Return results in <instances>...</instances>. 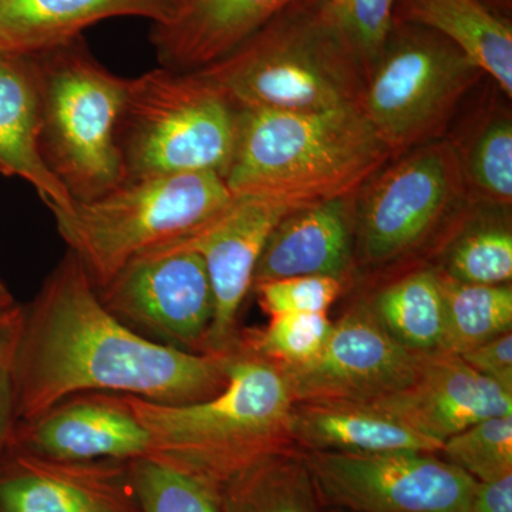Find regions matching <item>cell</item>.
Masks as SVG:
<instances>
[{"label":"cell","instance_id":"1","mask_svg":"<svg viewBox=\"0 0 512 512\" xmlns=\"http://www.w3.org/2000/svg\"><path fill=\"white\" fill-rule=\"evenodd\" d=\"M228 352H188L131 329L101 302L79 259L67 252L25 308L16 362V420L36 419L82 394H119L185 404L217 396Z\"/></svg>","mask_w":512,"mask_h":512},{"label":"cell","instance_id":"2","mask_svg":"<svg viewBox=\"0 0 512 512\" xmlns=\"http://www.w3.org/2000/svg\"><path fill=\"white\" fill-rule=\"evenodd\" d=\"M389 158L360 104L305 113L241 109L224 181L234 197L298 210L357 194Z\"/></svg>","mask_w":512,"mask_h":512},{"label":"cell","instance_id":"3","mask_svg":"<svg viewBox=\"0 0 512 512\" xmlns=\"http://www.w3.org/2000/svg\"><path fill=\"white\" fill-rule=\"evenodd\" d=\"M153 441L151 456L220 487L266 454L291 447L293 397L281 367L239 335L228 382L201 402L165 404L121 396Z\"/></svg>","mask_w":512,"mask_h":512},{"label":"cell","instance_id":"4","mask_svg":"<svg viewBox=\"0 0 512 512\" xmlns=\"http://www.w3.org/2000/svg\"><path fill=\"white\" fill-rule=\"evenodd\" d=\"M237 109L289 113L360 104L365 70L328 0H302L217 62L194 70Z\"/></svg>","mask_w":512,"mask_h":512},{"label":"cell","instance_id":"5","mask_svg":"<svg viewBox=\"0 0 512 512\" xmlns=\"http://www.w3.org/2000/svg\"><path fill=\"white\" fill-rule=\"evenodd\" d=\"M40 90V151L74 202L126 183L119 128L128 79L94 59L82 36L32 56Z\"/></svg>","mask_w":512,"mask_h":512},{"label":"cell","instance_id":"6","mask_svg":"<svg viewBox=\"0 0 512 512\" xmlns=\"http://www.w3.org/2000/svg\"><path fill=\"white\" fill-rule=\"evenodd\" d=\"M232 200L220 174L161 175L126 181L53 217L69 251L103 288L128 262L190 234Z\"/></svg>","mask_w":512,"mask_h":512},{"label":"cell","instance_id":"7","mask_svg":"<svg viewBox=\"0 0 512 512\" xmlns=\"http://www.w3.org/2000/svg\"><path fill=\"white\" fill-rule=\"evenodd\" d=\"M239 109L195 72L161 66L128 79L119 146L126 181L185 173L224 178Z\"/></svg>","mask_w":512,"mask_h":512},{"label":"cell","instance_id":"8","mask_svg":"<svg viewBox=\"0 0 512 512\" xmlns=\"http://www.w3.org/2000/svg\"><path fill=\"white\" fill-rule=\"evenodd\" d=\"M483 72L433 30L393 22L367 72L360 109L390 156L434 141Z\"/></svg>","mask_w":512,"mask_h":512},{"label":"cell","instance_id":"9","mask_svg":"<svg viewBox=\"0 0 512 512\" xmlns=\"http://www.w3.org/2000/svg\"><path fill=\"white\" fill-rule=\"evenodd\" d=\"M356 194L355 255L382 266L412 254L466 194L457 150L430 141L379 171Z\"/></svg>","mask_w":512,"mask_h":512},{"label":"cell","instance_id":"10","mask_svg":"<svg viewBox=\"0 0 512 512\" xmlns=\"http://www.w3.org/2000/svg\"><path fill=\"white\" fill-rule=\"evenodd\" d=\"M301 451L323 507L353 512H466L477 484L439 453Z\"/></svg>","mask_w":512,"mask_h":512},{"label":"cell","instance_id":"11","mask_svg":"<svg viewBox=\"0 0 512 512\" xmlns=\"http://www.w3.org/2000/svg\"><path fill=\"white\" fill-rule=\"evenodd\" d=\"M97 292L117 319L146 338L153 336L188 352H207L214 293L207 266L197 252L151 249L128 262Z\"/></svg>","mask_w":512,"mask_h":512},{"label":"cell","instance_id":"12","mask_svg":"<svg viewBox=\"0 0 512 512\" xmlns=\"http://www.w3.org/2000/svg\"><path fill=\"white\" fill-rule=\"evenodd\" d=\"M424 355L400 345L360 302L333 322L318 356L279 367L295 403H370L412 382Z\"/></svg>","mask_w":512,"mask_h":512},{"label":"cell","instance_id":"13","mask_svg":"<svg viewBox=\"0 0 512 512\" xmlns=\"http://www.w3.org/2000/svg\"><path fill=\"white\" fill-rule=\"evenodd\" d=\"M291 211L265 198L234 197L210 221L163 245L191 249L207 266L214 293L207 352H228L234 348L239 336V309L254 285L256 265L276 225Z\"/></svg>","mask_w":512,"mask_h":512},{"label":"cell","instance_id":"14","mask_svg":"<svg viewBox=\"0 0 512 512\" xmlns=\"http://www.w3.org/2000/svg\"><path fill=\"white\" fill-rule=\"evenodd\" d=\"M0 512H140L128 461H63L6 446Z\"/></svg>","mask_w":512,"mask_h":512},{"label":"cell","instance_id":"15","mask_svg":"<svg viewBox=\"0 0 512 512\" xmlns=\"http://www.w3.org/2000/svg\"><path fill=\"white\" fill-rule=\"evenodd\" d=\"M9 446L63 461H130L153 441L119 394H82L19 423ZM6 444V446H8Z\"/></svg>","mask_w":512,"mask_h":512},{"label":"cell","instance_id":"16","mask_svg":"<svg viewBox=\"0 0 512 512\" xmlns=\"http://www.w3.org/2000/svg\"><path fill=\"white\" fill-rule=\"evenodd\" d=\"M370 403L441 444L478 421L512 414V393L446 350L426 353L412 382Z\"/></svg>","mask_w":512,"mask_h":512},{"label":"cell","instance_id":"17","mask_svg":"<svg viewBox=\"0 0 512 512\" xmlns=\"http://www.w3.org/2000/svg\"><path fill=\"white\" fill-rule=\"evenodd\" d=\"M355 238L356 194L288 212L266 242L254 285L291 276L346 282L356 258Z\"/></svg>","mask_w":512,"mask_h":512},{"label":"cell","instance_id":"18","mask_svg":"<svg viewBox=\"0 0 512 512\" xmlns=\"http://www.w3.org/2000/svg\"><path fill=\"white\" fill-rule=\"evenodd\" d=\"M302 0H181L151 32L161 66L194 72L241 46Z\"/></svg>","mask_w":512,"mask_h":512},{"label":"cell","instance_id":"19","mask_svg":"<svg viewBox=\"0 0 512 512\" xmlns=\"http://www.w3.org/2000/svg\"><path fill=\"white\" fill-rule=\"evenodd\" d=\"M40 90L32 56L0 52V174L32 185L46 207L72 210L74 201L40 151Z\"/></svg>","mask_w":512,"mask_h":512},{"label":"cell","instance_id":"20","mask_svg":"<svg viewBox=\"0 0 512 512\" xmlns=\"http://www.w3.org/2000/svg\"><path fill=\"white\" fill-rule=\"evenodd\" d=\"M181 0H0V52L33 56L101 20L138 16L167 22Z\"/></svg>","mask_w":512,"mask_h":512},{"label":"cell","instance_id":"21","mask_svg":"<svg viewBox=\"0 0 512 512\" xmlns=\"http://www.w3.org/2000/svg\"><path fill=\"white\" fill-rule=\"evenodd\" d=\"M289 439L299 450L320 453H439L443 446L372 403H293Z\"/></svg>","mask_w":512,"mask_h":512},{"label":"cell","instance_id":"22","mask_svg":"<svg viewBox=\"0 0 512 512\" xmlns=\"http://www.w3.org/2000/svg\"><path fill=\"white\" fill-rule=\"evenodd\" d=\"M393 22L446 37L511 99V23L484 0H396Z\"/></svg>","mask_w":512,"mask_h":512},{"label":"cell","instance_id":"23","mask_svg":"<svg viewBox=\"0 0 512 512\" xmlns=\"http://www.w3.org/2000/svg\"><path fill=\"white\" fill-rule=\"evenodd\" d=\"M222 512H325L302 451L266 454L218 487Z\"/></svg>","mask_w":512,"mask_h":512},{"label":"cell","instance_id":"24","mask_svg":"<svg viewBox=\"0 0 512 512\" xmlns=\"http://www.w3.org/2000/svg\"><path fill=\"white\" fill-rule=\"evenodd\" d=\"M369 306L404 348L421 355L443 350V298L434 268L419 269L384 286Z\"/></svg>","mask_w":512,"mask_h":512},{"label":"cell","instance_id":"25","mask_svg":"<svg viewBox=\"0 0 512 512\" xmlns=\"http://www.w3.org/2000/svg\"><path fill=\"white\" fill-rule=\"evenodd\" d=\"M501 207L474 214L448 239L436 271L463 284L503 285L512 278L510 218Z\"/></svg>","mask_w":512,"mask_h":512},{"label":"cell","instance_id":"26","mask_svg":"<svg viewBox=\"0 0 512 512\" xmlns=\"http://www.w3.org/2000/svg\"><path fill=\"white\" fill-rule=\"evenodd\" d=\"M436 274L443 298V350L460 356L512 330L511 284H463Z\"/></svg>","mask_w":512,"mask_h":512},{"label":"cell","instance_id":"27","mask_svg":"<svg viewBox=\"0 0 512 512\" xmlns=\"http://www.w3.org/2000/svg\"><path fill=\"white\" fill-rule=\"evenodd\" d=\"M140 512H222L218 488L154 456L128 461Z\"/></svg>","mask_w":512,"mask_h":512},{"label":"cell","instance_id":"28","mask_svg":"<svg viewBox=\"0 0 512 512\" xmlns=\"http://www.w3.org/2000/svg\"><path fill=\"white\" fill-rule=\"evenodd\" d=\"M458 154V153H457ZM460 158L466 184L493 207L512 202V123L510 117H493L478 130Z\"/></svg>","mask_w":512,"mask_h":512},{"label":"cell","instance_id":"29","mask_svg":"<svg viewBox=\"0 0 512 512\" xmlns=\"http://www.w3.org/2000/svg\"><path fill=\"white\" fill-rule=\"evenodd\" d=\"M439 456L473 477L490 483L512 474V414L478 421L444 441Z\"/></svg>","mask_w":512,"mask_h":512},{"label":"cell","instance_id":"30","mask_svg":"<svg viewBox=\"0 0 512 512\" xmlns=\"http://www.w3.org/2000/svg\"><path fill=\"white\" fill-rule=\"evenodd\" d=\"M332 325L328 312L279 313L271 316L265 329L241 336L255 352L275 365L298 366L319 355Z\"/></svg>","mask_w":512,"mask_h":512},{"label":"cell","instance_id":"31","mask_svg":"<svg viewBox=\"0 0 512 512\" xmlns=\"http://www.w3.org/2000/svg\"><path fill=\"white\" fill-rule=\"evenodd\" d=\"M394 6L396 0H328L333 22L365 76L393 28Z\"/></svg>","mask_w":512,"mask_h":512},{"label":"cell","instance_id":"32","mask_svg":"<svg viewBox=\"0 0 512 512\" xmlns=\"http://www.w3.org/2000/svg\"><path fill=\"white\" fill-rule=\"evenodd\" d=\"M332 276H291L254 285L258 301L269 316L291 312H328L345 288Z\"/></svg>","mask_w":512,"mask_h":512},{"label":"cell","instance_id":"33","mask_svg":"<svg viewBox=\"0 0 512 512\" xmlns=\"http://www.w3.org/2000/svg\"><path fill=\"white\" fill-rule=\"evenodd\" d=\"M25 308L0 311V447H6L16 427V362L22 338Z\"/></svg>","mask_w":512,"mask_h":512},{"label":"cell","instance_id":"34","mask_svg":"<svg viewBox=\"0 0 512 512\" xmlns=\"http://www.w3.org/2000/svg\"><path fill=\"white\" fill-rule=\"evenodd\" d=\"M476 372L512 393V330L460 355Z\"/></svg>","mask_w":512,"mask_h":512},{"label":"cell","instance_id":"35","mask_svg":"<svg viewBox=\"0 0 512 512\" xmlns=\"http://www.w3.org/2000/svg\"><path fill=\"white\" fill-rule=\"evenodd\" d=\"M466 512H512V474L490 483L477 481Z\"/></svg>","mask_w":512,"mask_h":512},{"label":"cell","instance_id":"36","mask_svg":"<svg viewBox=\"0 0 512 512\" xmlns=\"http://www.w3.org/2000/svg\"><path fill=\"white\" fill-rule=\"evenodd\" d=\"M13 305H15V299H13L12 293L0 282V311H5Z\"/></svg>","mask_w":512,"mask_h":512},{"label":"cell","instance_id":"37","mask_svg":"<svg viewBox=\"0 0 512 512\" xmlns=\"http://www.w3.org/2000/svg\"><path fill=\"white\" fill-rule=\"evenodd\" d=\"M484 2L494 10L503 9V12H505V10H511L512 0H484Z\"/></svg>","mask_w":512,"mask_h":512},{"label":"cell","instance_id":"38","mask_svg":"<svg viewBox=\"0 0 512 512\" xmlns=\"http://www.w3.org/2000/svg\"><path fill=\"white\" fill-rule=\"evenodd\" d=\"M325 512H353V511L342 510V508L325 507Z\"/></svg>","mask_w":512,"mask_h":512},{"label":"cell","instance_id":"39","mask_svg":"<svg viewBox=\"0 0 512 512\" xmlns=\"http://www.w3.org/2000/svg\"><path fill=\"white\" fill-rule=\"evenodd\" d=\"M3 450H5V447H0V458H2Z\"/></svg>","mask_w":512,"mask_h":512}]
</instances>
